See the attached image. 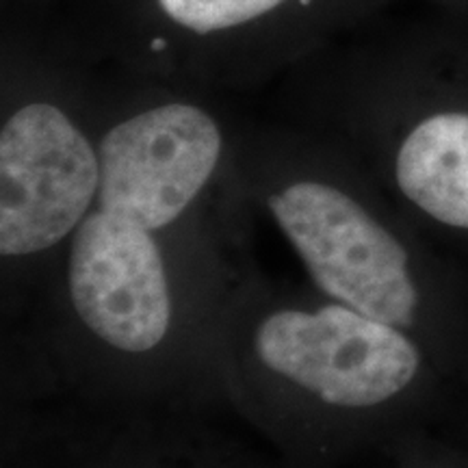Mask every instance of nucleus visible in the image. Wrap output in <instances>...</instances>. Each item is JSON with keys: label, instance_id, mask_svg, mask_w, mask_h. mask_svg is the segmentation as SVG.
I'll use <instances>...</instances> for the list:
<instances>
[{"label": "nucleus", "instance_id": "3", "mask_svg": "<svg viewBox=\"0 0 468 468\" xmlns=\"http://www.w3.org/2000/svg\"><path fill=\"white\" fill-rule=\"evenodd\" d=\"M101 189V156L61 109L31 102L0 133V251L55 248L79 230Z\"/></svg>", "mask_w": 468, "mask_h": 468}, {"label": "nucleus", "instance_id": "5", "mask_svg": "<svg viewBox=\"0 0 468 468\" xmlns=\"http://www.w3.org/2000/svg\"><path fill=\"white\" fill-rule=\"evenodd\" d=\"M68 280L79 319L109 347L144 354L167 336L172 297L152 232L93 208L74 232Z\"/></svg>", "mask_w": 468, "mask_h": 468}, {"label": "nucleus", "instance_id": "1", "mask_svg": "<svg viewBox=\"0 0 468 468\" xmlns=\"http://www.w3.org/2000/svg\"><path fill=\"white\" fill-rule=\"evenodd\" d=\"M269 208L327 297L401 330L414 325L408 251L362 204L338 186L297 180L273 193Z\"/></svg>", "mask_w": 468, "mask_h": 468}, {"label": "nucleus", "instance_id": "4", "mask_svg": "<svg viewBox=\"0 0 468 468\" xmlns=\"http://www.w3.org/2000/svg\"><path fill=\"white\" fill-rule=\"evenodd\" d=\"M221 154L218 122L196 104L169 102L104 134L96 210L154 234L191 207Z\"/></svg>", "mask_w": 468, "mask_h": 468}, {"label": "nucleus", "instance_id": "6", "mask_svg": "<svg viewBox=\"0 0 468 468\" xmlns=\"http://www.w3.org/2000/svg\"><path fill=\"white\" fill-rule=\"evenodd\" d=\"M395 178L431 219L468 230V113L447 111L419 122L397 152Z\"/></svg>", "mask_w": 468, "mask_h": 468}, {"label": "nucleus", "instance_id": "7", "mask_svg": "<svg viewBox=\"0 0 468 468\" xmlns=\"http://www.w3.org/2000/svg\"><path fill=\"white\" fill-rule=\"evenodd\" d=\"M282 3L286 0H159V7L186 31L215 33L256 20Z\"/></svg>", "mask_w": 468, "mask_h": 468}, {"label": "nucleus", "instance_id": "2", "mask_svg": "<svg viewBox=\"0 0 468 468\" xmlns=\"http://www.w3.org/2000/svg\"><path fill=\"white\" fill-rule=\"evenodd\" d=\"M254 354L273 376L332 408H373L412 384L420 354L401 327L345 303L282 308L256 325Z\"/></svg>", "mask_w": 468, "mask_h": 468}]
</instances>
